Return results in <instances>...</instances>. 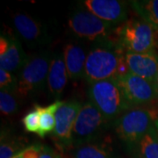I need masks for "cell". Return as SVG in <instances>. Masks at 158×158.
Segmentation results:
<instances>
[{
	"label": "cell",
	"mask_w": 158,
	"mask_h": 158,
	"mask_svg": "<svg viewBox=\"0 0 158 158\" xmlns=\"http://www.w3.org/2000/svg\"><path fill=\"white\" fill-rule=\"evenodd\" d=\"M156 127H157V129H158V127H157V126H156Z\"/></svg>",
	"instance_id": "obj_30"
},
{
	"label": "cell",
	"mask_w": 158,
	"mask_h": 158,
	"mask_svg": "<svg viewBox=\"0 0 158 158\" xmlns=\"http://www.w3.org/2000/svg\"><path fill=\"white\" fill-rule=\"evenodd\" d=\"M73 158H111V149L106 142H89L76 148Z\"/></svg>",
	"instance_id": "obj_19"
},
{
	"label": "cell",
	"mask_w": 158,
	"mask_h": 158,
	"mask_svg": "<svg viewBox=\"0 0 158 158\" xmlns=\"http://www.w3.org/2000/svg\"><path fill=\"white\" fill-rule=\"evenodd\" d=\"M116 34L125 53H158V29L141 19H128L117 27Z\"/></svg>",
	"instance_id": "obj_2"
},
{
	"label": "cell",
	"mask_w": 158,
	"mask_h": 158,
	"mask_svg": "<svg viewBox=\"0 0 158 158\" xmlns=\"http://www.w3.org/2000/svg\"><path fill=\"white\" fill-rule=\"evenodd\" d=\"M109 121L90 102L82 106L72 133V146L95 141L107 129Z\"/></svg>",
	"instance_id": "obj_7"
},
{
	"label": "cell",
	"mask_w": 158,
	"mask_h": 158,
	"mask_svg": "<svg viewBox=\"0 0 158 158\" xmlns=\"http://www.w3.org/2000/svg\"></svg>",
	"instance_id": "obj_31"
},
{
	"label": "cell",
	"mask_w": 158,
	"mask_h": 158,
	"mask_svg": "<svg viewBox=\"0 0 158 158\" xmlns=\"http://www.w3.org/2000/svg\"><path fill=\"white\" fill-rule=\"evenodd\" d=\"M51 57L52 54L48 51L29 57L18 76L17 93L20 98H33L45 89Z\"/></svg>",
	"instance_id": "obj_6"
},
{
	"label": "cell",
	"mask_w": 158,
	"mask_h": 158,
	"mask_svg": "<svg viewBox=\"0 0 158 158\" xmlns=\"http://www.w3.org/2000/svg\"><path fill=\"white\" fill-rule=\"evenodd\" d=\"M40 158H62V156L60 153L55 151L53 148H51L48 146H44L43 151Z\"/></svg>",
	"instance_id": "obj_25"
},
{
	"label": "cell",
	"mask_w": 158,
	"mask_h": 158,
	"mask_svg": "<svg viewBox=\"0 0 158 158\" xmlns=\"http://www.w3.org/2000/svg\"><path fill=\"white\" fill-rule=\"evenodd\" d=\"M29 57L23 49L20 41L16 38L11 37V44L8 50L0 56V67L11 73L22 70Z\"/></svg>",
	"instance_id": "obj_15"
},
{
	"label": "cell",
	"mask_w": 158,
	"mask_h": 158,
	"mask_svg": "<svg viewBox=\"0 0 158 158\" xmlns=\"http://www.w3.org/2000/svg\"><path fill=\"white\" fill-rule=\"evenodd\" d=\"M63 103L61 100H56L46 107L40 106V128L37 134L40 138H44L45 135L54 132L56 128V113Z\"/></svg>",
	"instance_id": "obj_17"
},
{
	"label": "cell",
	"mask_w": 158,
	"mask_h": 158,
	"mask_svg": "<svg viewBox=\"0 0 158 158\" xmlns=\"http://www.w3.org/2000/svg\"><path fill=\"white\" fill-rule=\"evenodd\" d=\"M156 126H157V127H158V119H157V120H156Z\"/></svg>",
	"instance_id": "obj_29"
},
{
	"label": "cell",
	"mask_w": 158,
	"mask_h": 158,
	"mask_svg": "<svg viewBox=\"0 0 158 158\" xmlns=\"http://www.w3.org/2000/svg\"><path fill=\"white\" fill-rule=\"evenodd\" d=\"M158 119L155 109L137 108L124 113L115 122V134L127 146L138 145Z\"/></svg>",
	"instance_id": "obj_5"
},
{
	"label": "cell",
	"mask_w": 158,
	"mask_h": 158,
	"mask_svg": "<svg viewBox=\"0 0 158 158\" xmlns=\"http://www.w3.org/2000/svg\"><path fill=\"white\" fill-rule=\"evenodd\" d=\"M68 26L77 37L94 44L118 42L116 34L118 26L102 20L88 10L73 11L69 17Z\"/></svg>",
	"instance_id": "obj_3"
},
{
	"label": "cell",
	"mask_w": 158,
	"mask_h": 158,
	"mask_svg": "<svg viewBox=\"0 0 158 158\" xmlns=\"http://www.w3.org/2000/svg\"><path fill=\"white\" fill-rule=\"evenodd\" d=\"M0 87L1 90L17 92L18 77L9 71L0 69Z\"/></svg>",
	"instance_id": "obj_23"
},
{
	"label": "cell",
	"mask_w": 158,
	"mask_h": 158,
	"mask_svg": "<svg viewBox=\"0 0 158 158\" xmlns=\"http://www.w3.org/2000/svg\"><path fill=\"white\" fill-rule=\"evenodd\" d=\"M86 10L106 22L119 26L127 21L128 15L127 4L118 0H85Z\"/></svg>",
	"instance_id": "obj_11"
},
{
	"label": "cell",
	"mask_w": 158,
	"mask_h": 158,
	"mask_svg": "<svg viewBox=\"0 0 158 158\" xmlns=\"http://www.w3.org/2000/svg\"><path fill=\"white\" fill-rule=\"evenodd\" d=\"M125 55L116 41L94 44L86 58L85 80L90 85L127 73Z\"/></svg>",
	"instance_id": "obj_1"
},
{
	"label": "cell",
	"mask_w": 158,
	"mask_h": 158,
	"mask_svg": "<svg viewBox=\"0 0 158 158\" xmlns=\"http://www.w3.org/2000/svg\"><path fill=\"white\" fill-rule=\"evenodd\" d=\"M90 102L100 113L111 120L131 107L115 78L90 84L88 90Z\"/></svg>",
	"instance_id": "obj_4"
},
{
	"label": "cell",
	"mask_w": 158,
	"mask_h": 158,
	"mask_svg": "<svg viewBox=\"0 0 158 158\" xmlns=\"http://www.w3.org/2000/svg\"><path fill=\"white\" fill-rule=\"evenodd\" d=\"M11 44V37H6L1 35L0 39V56L4 55L8 50Z\"/></svg>",
	"instance_id": "obj_26"
},
{
	"label": "cell",
	"mask_w": 158,
	"mask_h": 158,
	"mask_svg": "<svg viewBox=\"0 0 158 158\" xmlns=\"http://www.w3.org/2000/svg\"><path fill=\"white\" fill-rule=\"evenodd\" d=\"M40 106L35 105L34 110L27 113L22 118V123L26 131L38 134L40 128Z\"/></svg>",
	"instance_id": "obj_22"
},
{
	"label": "cell",
	"mask_w": 158,
	"mask_h": 158,
	"mask_svg": "<svg viewBox=\"0 0 158 158\" xmlns=\"http://www.w3.org/2000/svg\"><path fill=\"white\" fill-rule=\"evenodd\" d=\"M25 149H26V148H25ZM25 149H24V150H25ZM24 150H23V151H21V152H19V154H17L16 156H13L12 158H23V154H24Z\"/></svg>",
	"instance_id": "obj_27"
},
{
	"label": "cell",
	"mask_w": 158,
	"mask_h": 158,
	"mask_svg": "<svg viewBox=\"0 0 158 158\" xmlns=\"http://www.w3.org/2000/svg\"><path fill=\"white\" fill-rule=\"evenodd\" d=\"M68 71L64 62L63 53H53L47 82V88L51 98L58 99L62 96L68 83Z\"/></svg>",
	"instance_id": "obj_13"
},
{
	"label": "cell",
	"mask_w": 158,
	"mask_h": 158,
	"mask_svg": "<svg viewBox=\"0 0 158 158\" xmlns=\"http://www.w3.org/2000/svg\"><path fill=\"white\" fill-rule=\"evenodd\" d=\"M155 86H156V91H157L158 94V71L157 75H156V82H155Z\"/></svg>",
	"instance_id": "obj_28"
},
{
	"label": "cell",
	"mask_w": 158,
	"mask_h": 158,
	"mask_svg": "<svg viewBox=\"0 0 158 158\" xmlns=\"http://www.w3.org/2000/svg\"><path fill=\"white\" fill-rule=\"evenodd\" d=\"M114 78L131 107L146 105L158 98L155 85L141 77L127 72Z\"/></svg>",
	"instance_id": "obj_8"
},
{
	"label": "cell",
	"mask_w": 158,
	"mask_h": 158,
	"mask_svg": "<svg viewBox=\"0 0 158 158\" xmlns=\"http://www.w3.org/2000/svg\"><path fill=\"white\" fill-rule=\"evenodd\" d=\"M138 146L141 158H158V129L156 124L141 139Z\"/></svg>",
	"instance_id": "obj_20"
},
{
	"label": "cell",
	"mask_w": 158,
	"mask_h": 158,
	"mask_svg": "<svg viewBox=\"0 0 158 158\" xmlns=\"http://www.w3.org/2000/svg\"><path fill=\"white\" fill-rule=\"evenodd\" d=\"M130 6L141 19L158 29V0H135Z\"/></svg>",
	"instance_id": "obj_16"
},
{
	"label": "cell",
	"mask_w": 158,
	"mask_h": 158,
	"mask_svg": "<svg viewBox=\"0 0 158 158\" xmlns=\"http://www.w3.org/2000/svg\"><path fill=\"white\" fill-rule=\"evenodd\" d=\"M20 97L17 92L6 90L0 91V109L5 115H11L17 113L20 107Z\"/></svg>",
	"instance_id": "obj_21"
},
{
	"label": "cell",
	"mask_w": 158,
	"mask_h": 158,
	"mask_svg": "<svg viewBox=\"0 0 158 158\" xmlns=\"http://www.w3.org/2000/svg\"><path fill=\"white\" fill-rule=\"evenodd\" d=\"M13 27L29 48H37L50 41L44 25L27 13L18 12L12 18Z\"/></svg>",
	"instance_id": "obj_10"
},
{
	"label": "cell",
	"mask_w": 158,
	"mask_h": 158,
	"mask_svg": "<svg viewBox=\"0 0 158 158\" xmlns=\"http://www.w3.org/2000/svg\"><path fill=\"white\" fill-rule=\"evenodd\" d=\"M127 71L155 85L158 71V53H126Z\"/></svg>",
	"instance_id": "obj_12"
},
{
	"label": "cell",
	"mask_w": 158,
	"mask_h": 158,
	"mask_svg": "<svg viewBox=\"0 0 158 158\" xmlns=\"http://www.w3.org/2000/svg\"><path fill=\"white\" fill-rule=\"evenodd\" d=\"M82 104L76 99L64 102L56 113V128L53 139L59 148L68 149L72 146V133Z\"/></svg>",
	"instance_id": "obj_9"
},
{
	"label": "cell",
	"mask_w": 158,
	"mask_h": 158,
	"mask_svg": "<svg viewBox=\"0 0 158 158\" xmlns=\"http://www.w3.org/2000/svg\"><path fill=\"white\" fill-rule=\"evenodd\" d=\"M62 53L69 77L72 80L84 78L87 58L85 49L77 44L69 43L65 45Z\"/></svg>",
	"instance_id": "obj_14"
},
{
	"label": "cell",
	"mask_w": 158,
	"mask_h": 158,
	"mask_svg": "<svg viewBox=\"0 0 158 158\" xmlns=\"http://www.w3.org/2000/svg\"><path fill=\"white\" fill-rule=\"evenodd\" d=\"M44 145L40 143H36L26 148L23 154V158H40L42 151H43Z\"/></svg>",
	"instance_id": "obj_24"
},
{
	"label": "cell",
	"mask_w": 158,
	"mask_h": 158,
	"mask_svg": "<svg viewBox=\"0 0 158 158\" xmlns=\"http://www.w3.org/2000/svg\"><path fill=\"white\" fill-rule=\"evenodd\" d=\"M27 141L23 137L11 135L6 130L1 132L0 158H12L26 148Z\"/></svg>",
	"instance_id": "obj_18"
}]
</instances>
